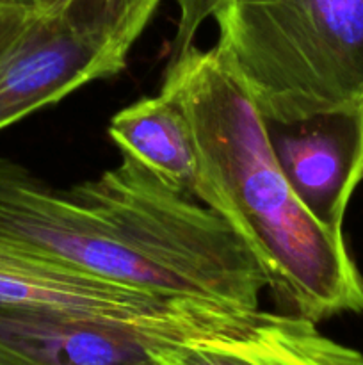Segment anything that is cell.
I'll use <instances>...</instances> for the list:
<instances>
[{
  "label": "cell",
  "instance_id": "6da1fadb",
  "mask_svg": "<svg viewBox=\"0 0 363 365\" xmlns=\"http://www.w3.org/2000/svg\"><path fill=\"white\" fill-rule=\"evenodd\" d=\"M160 89L191 121L199 160L196 200L251 248L280 312L320 323L363 312V278L344 235L327 232L276 164L263 121L216 46L169 61Z\"/></svg>",
  "mask_w": 363,
  "mask_h": 365
},
{
  "label": "cell",
  "instance_id": "7a4b0ae2",
  "mask_svg": "<svg viewBox=\"0 0 363 365\" xmlns=\"http://www.w3.org/2000/svg\"><path fill=\"white\" fill-rule=\"evenodd\" d=\"M216 46L260 116L363 102V0H223Z\"/></svg>",
  "mask_w": 363,
  "mask_h": 365
},
{
  "label": "cell",
  "instance_id": "3957f363",
  "mask_svg": "<svg viewBox=\"0 0 363 365\" xmlns=\"http://www.w3.org/2000/svg\"><path fill=\"white\" fill-rule=\"evenodd\" d=\"M68 192L169 273L187 298L258 309L267 278L244 239L224 217L164 185L130 157Z\"/></svg>",
  "mask_w": 363,
  "mask_h": 365
},
{
  "label": "cell",
  "instance_id": "277c9868",
  "mask_svg": "<svg viewBox=\"0 0 363 365\" xmlns=\"http://www.w3.org/2000/svg\"><path fill=\"white\" fill-rule=\"evenodd\" d=\"M0 309L53 310L116 323L180 327L205 335L235 330L255 312L132 287L4 242H0Z\"/></svg>",
  "mask_w": 363,
  "mask_h": 365
},
{
  "label": "cell",
  "instance_id": "5b68a950",
  "mask_svg": "<svg viewBox=\"0 0 363 365\" xmlns=\"http://www.w3.org/2000/svg\"><path fill=\"white\" fill-rule=\"evenodd\" d=\"M276 164L305 209L335 235L363 180V102L292 121L262 118Z\"/></svg>",
  "mask_w": 363,
  "mask_h": 365
},
{
  "label": "cell",
  "instance_id": "8992f818",
  "mask_svg": "<svg viewBox=\"0 0 363 365\" xmlns=\"http://www.w3.org/2000/svg\"><path fill=\"white\" fill-rule=\"evenodd\" d=\"M120 71L98 39L57 11H34L0 50V130Z\"/></svg>",
  "mask_w": 363,
  "mask_h": 365
},
{
  "label": "cell",
  "instance_id": "52a82bcc",
  "mask_svg": "<svg viewBox=\"0 0 363 365\" xmlns=\"http://www.w3.org/2000/svg\"><path fill=\"white\" fill-rule=\"evenodd\" d=\"M209 337L180 327L130 324L38 309H0V346L32 365H139Z\"/></svg>",
  "mask_w": 363,
  "mask_h": 365
},
{
  "label": "cell",
  "instance_id": "ba28073f",
  "mask_svg": "<svg viewBox=\"0 0 363 365\" xmlns=\"http://www.w3.org/2000/svg\"><path fill=\"white\" fill-rule=\"evenodd\" d=\"M160 365H363V355L287 312H260L242 327L155 353Z\"/></svg>",
  "mask_w": 363,
  "mask_h": 365
},
{
  "label": "cell",
  "instance_id": "9c48e42d",
  "mask_svg": "<svg viewBox=\"0 0 363 365\" xmlns=\"http://www.w3.org/2000/svg\"><path fill=\"white\" fill-rule=\"evenodd\" d=\"M109 135L125 157L173 191L194 198L199 182L198 150L191 121L174 96L160 89L157 96L130 103L114 114Z\"/></svg>",
  "mask_w": 363,
  "mask_h": 365
},
{
  "label": "cell",
  "instance_id": "30bf717a",
  "mask_svg": "<svg viewBox=\"0 0 363 365\" xmlns=\"http://www.w3.org/2000/svg\"><path fill=\"white\" fill-rule=\"evenodd\" d=\"M162 0H64L56 9L73 27L98 39L125 70L134 43Z\"/></svg>",
  "mask_w": 363,
  "mask_h": 365
},
{
  "label": "cell",
  "instance_id": "8fae6325",
  "mask_svg": "<svg viewBox=\"0 0 363 365\" xmlns=\"http://www.w3.org/2000/svg\"><path fill=\"white\" fill-rule=\"evenodd\" d=\"M178 6L177 32L171 46V61L185 52L194 39L203 21L209 20L223 0H174Z\"/></svg>",
  "mask_w": 363,
  "mask_h": 365
},
{
  "label": "cell",
  "instance_id": "7c38bea8",
  "mask_svg": "<svg viewBox=\"0 0 363 365\" xmlns=\"http://www.w3.org/2000/svg\"><path fill=\"white\" fill-rule=\"evenodd\" d=\"M36 9L0 0V50L18 34Z\"/></svg>",
  "mask_w": 363,
  "mask_h": 365
},
{
  "label": "cell",
  "instance_id": "4fadbf2b",
  "mask_svg": "<svg viewBox=\"0 0 363 365\" xmlns=\"http://www.w3.org/2000/svg\"><path fill=\"white\" fill-rule=\"evenodd\" d=\"M6 2L20 4V6L31 7L36 11H56L63 6L64 0H6Z\"/></svg>",
  "mask_w": 363,
  "mask_h": 365
},
{
  "label": "cell",
  "instance_id": "5bb4252c",
  "mask_svg": "<svg viewBox=\"0 0 363 365\" xmlns=\"http://www.w3.org/2000/svg\"><path fill=\"white\" fill-rule=\"evenodd\" d=\"M0 365H32V364H28L27 360H23L21 356L14 355L13 351H9V349L0 346Z\"/></svg>",
  "mask_w": 363,
  "mask_h": 365
},
{
  "label": "cell",
  "instance_id": "9a60e30c",
  "mask_svg": "<svg viewBox=\"0 0 363 365\" xmlns=\"http://www.w3.org/2000/svg\"><path fill=\"white\" fill-rule=\"evenodd\" d=\"M139 365H160V364L157 362L155 359H152V360H148V362H144V364H139Z\"/></svg>",
  "mask_w": 363,
  "mask_h": 365
}]
</instances>
